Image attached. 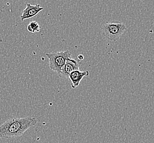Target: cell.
Masks as SVG:
<instances>
[{
    "label": "cell",
    "instance_id": "cell-1",
    "mask_svg": "<svg viewBox=\"0 0 154 143\" xmlns=\"http://www.w3.org/2000/svg\"><path fill=\"white\" fill-rule=\"evenodd\" d=\"M37 122V118L34 117L11 118L0 126V139L20 137Z\"/></svg>",
    "mask_w": 154,
    "mask_h": 143
},
{
    "label": "cell",
    "instance_id": "cell-2",
    "mask_svg": "<svg viewBox=\"0 0 154 143\" xmlns=\"http://www.w3.org/2000/svg\"><path fill=\"white\" fill-rule=\"evenodd\" d=\"M71 52L68 50L46 53L49 59V68L59 75L67 59L71 58Z\"/></svg>",
    "mask_w": 154,
    "mask_h": 143
},
{
    "label": "cell",
    "instance_id": "cell-3",
    "mask_svg": "<svg viewBox=\"0 0 154 143\" xmlns=\"http://www.w3.org/2000/svg\"><path fill=\"white\" fill-rule=\"evenodd\" d=\"M127 28L123 23H108L102 26V34L109 40L116 41L118 40Z\"/></svg>",
    "mask_w": 154,
    "mask_h": 143
},
{
    "label": "cell",
    "instance_id": "cell-4",
    "mask_svg": "<svg viewBox=\"0 0 154 143\" xmlns=\"http://www.w3.org/2000/svg\"><path fill=\"white\" fill-rule=\"evenodd\" d=\"M80 64L79 62L76 59L69 58L66 61L65 65L62 68L60 73L58 75L61 78H69L71 73L74 71L79 70Z\"/></svg>",
    "mask_w": 154,
    "mask_h": 143
},
{
    "label": "cell",
    "instance_id": "cell-5",
    "mask_svg": "<svg viewBox=\"0 0 154 143\" xmlns=\"http://www.w3.org/2000/svg\"><path fill=\"white\" fill-rule=\"evenodd\" d=\"M43 9V7L40 6V5L36 4V5H31L30 3H27L22 13V16H20V19L23 21L28 19H31L36 16Z\"/></svg>",
    "mask_w": 154,
    "mask_h": 143
},
{
    "label": "cell",
    "instance_id": "cell-6",
    "mask_svg": "<svg viewBox=\"0 0 154 143\" xmlns=\"http://www.w3.org/2000/svg\"><path fill=\"white\" fill-rule=\"evenodd\" d=\"M88 75L89 72L88 71L82 72L80 70H76L72 72L69 77V79L71 81V87L75 89L77 87L83 77H88Z\"/></svg>",
    "mask_w": 154,
    "mask_h": 143
},
{
    "label": "cell",
    "instance_id": "cell-7",
    "mask_svg": "<svg viewBox=\"0 0 154 143\" xmlns=\"http://www.w3.org/2000/svg\"><path fill=\"white\" fill-rule=\"evenodd\" d=\"M27 29L31 33H35L40 30V26L36 22H32L28 25Z\"/></svg>",
    "mask_w": 154,
    "mask_h": 143
},
{
    "label": "cell",
    "instance_id": "cell-8",
    "mask_svg": "<svg viewBox=\"0 0 154 143\" xmlns=\"http://www.w3.org/2000/svg\"><path fill=\"white\" fill-rule=\"evenodd\" d=\"M77 58H78V59H80V60H83V59H84V57H83L82 55H80L78 56Z\"/></svg>",
    "mask_w": 154,
    "mask_h": 143
}]
</instances>
